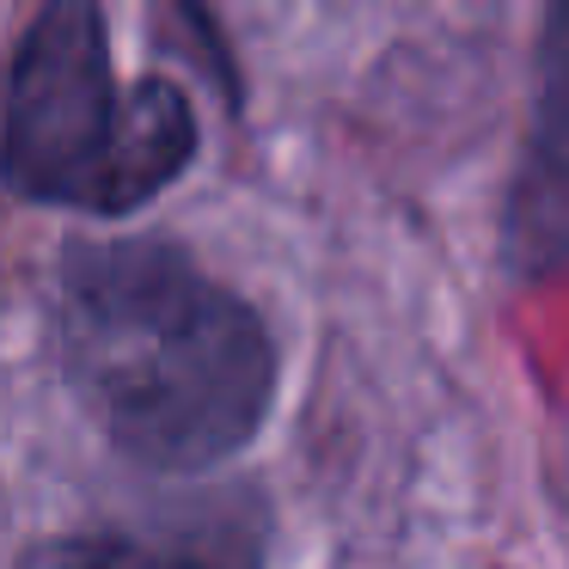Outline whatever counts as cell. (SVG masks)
<instances>
[{"instance_id":"1","label":"cell","mask_w":569,"mask_h":569,"mask_svg":"<svg viewBox=\"0 0 569 569\" xmlns=\"http://www.w3.org/2000/svg\"><path fill=\"white\" fill-rule=\"evenodd\" d=\"M56 343L99 435L148 471H209L270 417V325L178 239L68 246Z\"/></svg>"},{"instance_id":"2","label":"cell","mask_w":569,"mask_h":569,"mask_svg":"<svg viewBox=\"0 0 569 569\" xmlns=\"http://www.w3.org/2000/svg\"><path fill=\"white\" fill-rule=\"evenodd\" d=\"M197 160V111L178 80L111 74V26L87 0H56L0 68V184L26 202L129 214Z\"/></svg>"},{"instance_id":"3","label":"cell","mask_w":569,"mask_h":569,"mask_svg":"<svg viewBox=\"0 0 569 569\" xmlns=\"http://www.w3.org/2000/svg\"><path fill=\"white\" fill-rule=\"evenodd\" d=\"M26 569H270V520L251 502H209L153 527L68 532L38 545Z\"/></svg>"},{"instance_id":"4","label":"cell","mask_w":569,"mask_h":569,"mask_svg":"<svg viewBox=\"0 0 569 569\" xmlns=\"http://www.w3.org/2000/svg\"><path fill=\"white\" fill-rule=\"evenodd\" d=\"M563 251V50L545 43L539 74V117H532V148L520 166L515 202H508V258L527 276L551 270Z\"/></svg>"}]
</instances>
